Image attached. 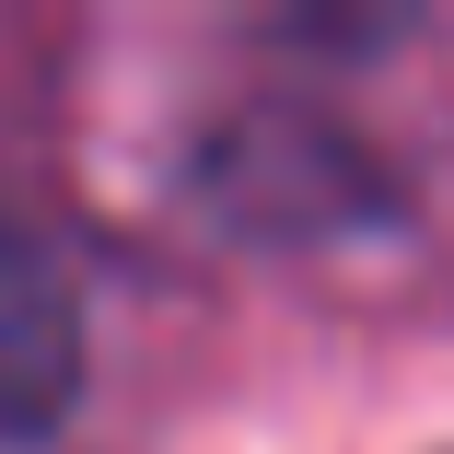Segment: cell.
Returning a JSON list of instances; mask_svg holds the SVG:
<instances>
[{
	"mask_svg": "<svg viewBox=\"0 0 454 454\" xmlns=\"http://www.w3.org/2000/svg\"><path fill=\"white\" fill-rule=\"evenodd\" d=\"M82 396V292L70 268L0 210V442L59 431Z\"/></svg>",
	"mask_w": 454,
	"mask_h": 454,
	"instance_id": "6da1fadb",
	"label": "cell"
}]
</instances>
